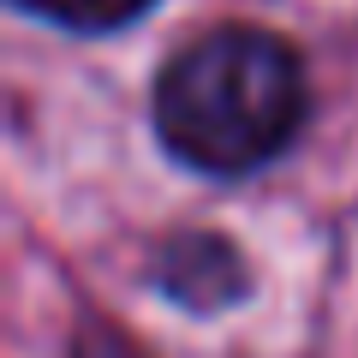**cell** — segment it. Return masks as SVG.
<instances>
[{"label": "cell", "instance_id": "obj_1", "mask_svg": "<svg viewBox=\"0 0 358 358\" xmlns=\"http://www.w3.org/2000/svg\"><path fill=\"white\" fill-rule=\"evenodd\" d=\"M305 66L275 30L215 24L155 78V131L197 173H251L293 143Z\"/></svg>", "mask_w": 358, "mask_h": 358}, {"label": "cell", "instance_id": "obj_3", "mask_svg": "<svg viewBox=\"0 0 358 358\" xmlns=\"http://www.w3.org/2000/svg\"><path fill=\"white\" fill-rule=\"evenodd\" d=\"M18 6L54 18V24H72V30H114L126 18H138L143 6H155V0H18Z\"/></svg>", "mask_w": 358, "mask_h": 358}, {"label": "cell", "instance_id": "obj_4", "mask_svg": "<svg viewBox=\"0 0 358 358\" xmlns=\"http://www.w3.org/2000/svg\"><path fill=\"white\" fill-rule=\"evenodd\" d=\"M72 358H143V352H138V346H126L114 329H102V322H96V329H84V334H78Z\"/></svg>", "mask_w": 358, "mask_h": 358}, {"label": "cell", "instance_id": "obj_2", "mask_svg": "<svg viewBox=\"0 0 358 358\" xmlns=\"http://www.w3.org/2000/svg\"><path fill=\"white\" fill-rule=\"evenodd\" d=\"M155 281L185 310H221L227 299H239L245 268H239V251L227 239H215V233H185V239H173L162 251Z\"/></svg>", "mask_w": 358, "mask_h": 358}]
</instances>
